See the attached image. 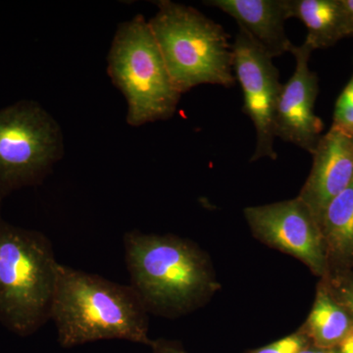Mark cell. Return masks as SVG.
Wrapping results in <instances>:
<instances>
[{
  "label": "cell",
  "mask_w": 353,
  "mask_h": 353,
  "mask_svg": "<svg viewBox=\"0 0 353 353\" xmlns=\"http://www.w3.org/2000/svg\"><path fill=\"white\" fill-rule=\"evenodd\" d=\"M148 313L131 285L59 264L51 320L62 347L102 340L150 347Z\"/></svg>",
  "instance_id": "obj_1"
},
{
  "label": "cell",
  "mask_w": 353,
  "mask_h": 353,
  "mask_svg": "<svg viewBox=\"0 0 353 353\" xmlns=\"http://www.w3.org/2000/svg\"><path fill=\"white\" fill-rule=\"evenodd\" d=\"M124 248L130 285L148 312L182 315L217 289L208 259L189 241L132 230L124 234Z\"/></svg>",
  "instance_id": "obj_2"
},
{
  "label": "cell",
  "mask_w": 353,
  "mask_h": 353,
  "mask_svg": "<svg viewBox=\"0 0 353 353\" xmlns=\"http://www.w3.org/2000/svg\"><path fill=\"white\" fill-rule=\"evenodd\" d=\"M50 239L0 218V323L31 336L51 319L58 267Z\"/></svg>",
  "instance_id": "obj_3"
},
{
  "label": "cell",
  "mask_w": 353,
  "mask_h": 353,
  "mask_svg": "<svg viewBox=\"0 0 353 353\" xmlns=\"http://www.w3.org/2000/svg\"><path fill=\"white\" fill-rule=\"evenodd\" d=\"M155 4L158 12L148 24L179 92L205 83L234 85L233 44L222 26L192 6L169 0Z\"/></svg>",
  "instance_id": "obj_4"
},
{
  "label": "cell",
  "mask_w": 353,
  "mask_h": 353,
  "mask_svg": "<svg viewBox=\"0 0 353 353\" xmlns=\"http://www.w3.org/2000/svg\"><path fill=\"white\" fill-rule=\"evenodd\" d=\"M108 62V76L127 99L130 126L173 117L182 94L172 80L143 15L118 26Z\"/></svg>",
  "instance_id": "obj_5"
},
{
  "label": "cell",
  "mask_w": 353,
  "mask_h": 353,
  "mask_svg": "<svg viewBox=\"0 0 353 353\" xmlns=\"http://www.w3.org/2000/svg\"><path fill=\"white\" fill-rule=\"evenodd\" d=\"M63 154L61 128L38 102L22 101L0 110V201L41 185Z\"/></svg>",
  "instance_id": "obj_6"
},
{
  "label": "cell",
  "mask_w": 353,
  "mask_h": 353,
  "mask_svg": "<svg viewBox=\"0 0 353 353\" xmlns=\"http://www.w3.org/2000/svg\"><path fill=\"white\" fill-rule=\"evenodd\" d=\"M234 72L243 94V111L256 130V146L252 161L277 159L274 150L276 111L283 85L273 59L243 32L233 44Z\"/></svg>",
  "instance_id": "obj_7"
},
{
  "label": "cell",
  "mask_w": 353,
  "mask_h": 353,
  "mask_svg": "<svg viewBox=\"0 0 353 353\" xmlns=\"http://www.w3.org/2000/svg\"><path fill=\"white\" fill-rule=\"evenodd\" d=\"M243 215L259 240L301 260L316 275H326L329 259L321 229L299 197L250 206Z\"/></svg>",
  "instance_id": "obj_8"
},
{
  "label": "cell",
  "mask_w": 353,
  "mask_h": 353,
  "mask_svg": "<svg viewBox=\"0 0 353 353\" xmlns=\"http://www.w3.org/2000/svg\"><path fill=\"white\" fill-rule=\"evenodd\" d=\"M312 46L304 41L294 46V75L283 85L275 118V136L312 154L324 130L323 121L316 115L318 78L309 68Z\"/></svg>",
  "instance_id": "obj_9"
},
{
  "label": "cell",
  "mask_w": 353,
  "mask_h": 353,
  "mask_svg": "<svg viewBox=\"0 0 353 353\" xmlns=\"http://www.w3.org/2000/svg\"><path fill=\"white\" fill-rule=\"evenodd\" d=\"M312 155V168L297 197L320 226L329 204L352 183V134L332 127L321 137Z\"/></svg>",
  "instance_id": "obj_10"
},
{
  "label": "cell",
  "mask_w": 353,
  "mask_h": 353,
  "mask_svg": "<svg viewBox=\"0 0 353 353\" xmlns=\"http://www.w3.org/2000/svg\"><path fill=\"white\" fill-rule=\"evenodd\" d=\"M204 4L234 18L240 31L272 59L292 52L294 44L285 31V21L292 18L290 0H209Z\"/></svg>",
  "instance_id": "obj_11"
},
{
  "label": "cell",
  "mask_w": 353,
  "mask_h": 353,
  "mask_svg": "<svg viewBox=\"0 0 353 353\" xmlns=\"http://www.w3.org/2000/svg\"><path fill=\"white\" fill-rule=\"evenodd\" d=\"M290 10L292 18L305 26V43L314 50L330 48L350 37L341 0H290Z\"/></svg>",
  "instance_id": "obj_12"
},
{
  "label": "cell",
  "mask_w": 353,
  "mask_h": 353,
  "mask_svg": "<svg viewBox=\"0 0 353 353\" xmlns=\"http://www.w3.org/2000/svg\"><path fill=\"white\" fill-rule=\"evenodd\" d=\"M303 332L315 347L336 348L353 333V319L328 290L322 287L316 294Z\"/></svg>",
  "instance_id": "obj_13"
},
{
  "label": "cell",
  "mask_w": 353,
  "mask_h": 353,
  "mask_svg": "<svg viewBox=\"0 0 353 353\" xmlns=\"http://www.w3.org/2000/svg\"><path fill=\"white\" fill-rule=\"evenodd\" d=\"M320 228L328 259H353V181L329 204Z\"/></svg>",
  "instance_id": "obj_14"
},
{
  "label": "cell",
  "mask_w": 353,
  "mask_h": 353,
  "mask_svg": "<svg viewBox=\"0 0 353 353\" xmlns=\"http://www.w3.org/2000/svg\"><path fill=\"white\" fill-rule=\"evenodd\" d=\"M332 127L348 134H353V77L336 102Z\"/></svg>",
  "instance_id": "obj_15"
},
{
  "label": "cell",
  "mask_w": 353,
  "mask_h": 353,
  "mask_svg": "<svg viewBox=\"0 0 353 353\" xmlns=\"http://www.w3.org/2000/svg\"><path fill=\"white\" fill-rule=\"evenodd\" d=\"M308 345H310V340L303 330L248 353H299Z\"/></svg>",
  "instance_id": "obj_16"
},
{
  "label": "cell",
  "mask_w": 353,
  "mask_h": 353,
  "mask_svg": "<svg viewBox=\"0 0 353 353\" xmlns=\"http://www.w3.org/2000/svg\"><path fill=\"white\" fill-rule=\"evenodd\" d=\"M334 299L347 311L353 319V282L340 285Z\"/></svg>",
  "instance_id": "obj_17"
},
{
  "label": "cell",
  "mask_w": 353,
  "mask_h": 353,
  "mask_svg": "<svg viewBox=\"0 0 353 353\" xmlns=\"http://www.w3.org/2000/svg\"><path fill=\"white\" fill-rule=\"evenodd\" d=\"M150 347L152 353H187L176 343L164 340L153 341Z\"/></svg>",
  "instance_id": "obj_18"
},
{
  "label": "cell",
  "mask_w": 353,
  "mask_h": 353,
  "mask_svg": "<svg viewBox=\"0 0 353 353\" xmlns=\"http://www.w3.org/2000/svg\"><path fill=\"white\" fill-rule=\"evenodd\" d=\"M347 16L350 37H353V0H341Z\"/></svg>",
  "instance_id": "obj_19"
},
{
  "label": "cell",
  "mask_w": 353,
  "mask_h": 353,
  "mask_svg": "<svg viewBox=\"0 0 353 353\" xmlns=\"http://www.w3.org/2000/svg\"><path fill=\"white\" fill-rule=\"evenodd\" d=\"M336 353H353V333L336 347Z\"/></svg>",
  "instance_id": "obj_20"
},
{
  "label": "cell",
  "mask_w": 353,
  "mask_h": 353,
  "mask_svg": "<svg viewBox=\"0 0 353 353\" xmlns=\"http://www.w3.org/2000/svg\"><path fill=\"white\" fill-rule=\"evenodd\" d=\"M299 353H336V348H321L310 343Z\"/></svg>",
  "instance_id": "obj_21"
},
{
  "label": "cell",
  "mask_w": 353,
  "mask_h": 353,
  "mask_svg": "<svg viewBox=\"0 0 353 353\" xmlns=\"http://www.w3.org/2000/svg\"><path fill=\"white\" fill-rule=\"evenodd\" d=\"M352 141H353V134H352Z\"/></svg>",
  "instance_id": "obj_22"
}]
</instances>
